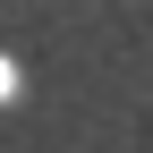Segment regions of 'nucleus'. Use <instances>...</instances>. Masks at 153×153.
<instances>
[{
  "label": "nucleus",
  "mask_w": 153,
  "mask_h": 153,
  "mask_svg": "<svg viewBox=\"0 0 153 153\" xmlns=\"http://www.w3.org/2000/svg\"><path fill=\"white\" fill-rule=\"evenodd\" d=\"M9 94H17V68H9V60H0V102H9Z\"/></svg>",
  "instance_id": "f257e3e1"
}]
</instances>
